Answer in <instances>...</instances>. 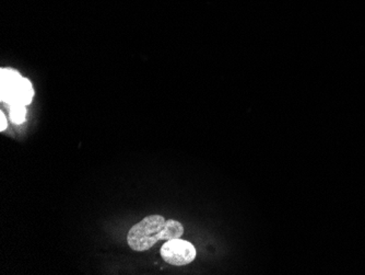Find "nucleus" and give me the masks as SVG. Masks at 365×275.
Masks as SVG:
<instances>
[{
	"instance_id": "1",
	"label": "nucleus",
	"mask_w": 365,
	"mask_h": 275,
	"mask_svg": "<svg viewBox=\"0 0 365 275\" xmlns=\"http://www.w3.org/2000/svg\"><path fill=\"white\" fill-rule=\"evenodd\" d=\"M184 234V227L180 221L164 219L161 215H150L139 221L129 229L127 242L135 251H147L160 240L180 238Z\"/></svg>"
},
{
	"instance_id": "2",
	"label": "nucleus",
	"mask_w": 365,
	"mask_h": 275,
	"mask_svg": "<svg viewBox=\"0 0 365 275\" xmlns=\"http://www.w3.org/2000/svg\"><path fill=\"white\" fill-rule=\"evenodd\" d=\"M0 89L1 101L9 106H28L34 96V90L30 80L10 69H3L0 71Z\"/></svg>"
},
{
	"instance_id": "3",
	"label": "nucleus",
	"mask_w": 365,
	"mask_h": 275,
	"mask_svg": "<svg viewBox=\"0 0 365 275\" xmlns=\"http://www.w3.org/2000/svg\"><path fill=\"white\" fill-rule=\"evenodd\" d=\"M160 252L164 261L176 266L192 264L197 254L194 245L187 240H182L180 238L164 242Z\"/></svg>"
},
{
	"instance_id": "4",
	"label": "nucleus",
	"mask_w": 365,
	"mask_h": 275,
	"mask_svg": "<svg viewBox=\"0 0 365 275\" xmlns=\"http://www.w3.org/2000/svg\"><path fill=\"white\" fill-rule=\"evenodd\" d=\"M26 109L22 104H14L10 106V118L16 124H22L26 120Z\"/></svg>"
},
{
	"instance_id": "5",
	"label": "nucleus",
	"mask_w": 365,
	"mask_h": 275,
	"mask_svg": "<svg viewBox=\"0 0 365 275\" xmlns=\"http://www.w3.org/2000/svg\"><path fill=\"white\" fill-rule=\"evenodd\" d=\"M8 127L7 119L4 112H0V132H4Z\"/></svg>"
}]
</instances>
